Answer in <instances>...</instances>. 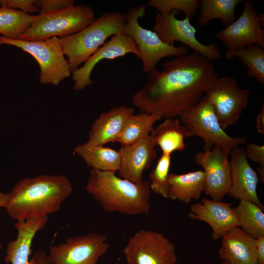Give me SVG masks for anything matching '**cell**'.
Instances as JSON below:
<instances>
[{"mask_svg":"<svg viewBox=\"0 0 264 264\" xmlns=\"http://www.w3.org/2000/svg\"><path fill=\"white\" fill-rule=\"evenodd\" d=\"M163 69L147 73L145 83L132 96L139 111L176 118L197 104L218 77L211 61L193 52L163 63Z\"/></svg>","mask_w":264,"mask_h":264,"instance_id":"cell-1","label":"cell"},{"mask_svg":"<svg viewBox=\"0 0 264 264\" xmlns=\"http://www.w3.org/2000/svg\"><path fill=\"white\" fill-rule=\"evenodd\" d=\"M72 191L71 182L65 175L25 177L17 182L8 193L5 208L16 221L48 217L60 209Z\"/></svg>","mask_w":264,"mask_h":264,"instance_id":"cell-2","label":"cell"},{"mask_svg":"<svg viewBox=\"0 0 264 264\" xmlns=\"http://www.w3.org/2000/svg\"><path fill=\"white\" fill-rule=\"evenodd\" d=\"M86 189L109 213L144 215L151 208L152 191L147 180L135 183L115 173L90 169Z\"/></svg>","mask_w":264,"mask_h":264,"instance_id":"cell-3","label":"cell"},{"mask_svg":"<svg viewBox=\"0 0 264 264\" xmlns=\"http://www.w3.org/2000/svg\"><path fill=\"white\" fill-rule=\"evenodd\" d=\"M125 14L104 13L81 31L60 38L71 73L103 45L109 37L125 34Z\"/></svg>","mask_w":264,"mask_h":264,"instance_id":"cell-4","label":"cell"},{"mask_svg":"<svg viewBox=\"0 0 264 264\" xmlns=\"http://www.w3.org/2000/svg\"><path fill=\"white\" fill-rule=\"evenodd\" d=\"M95 19L93 10L85 5H74L56 12L39 14L32 16L30 28L20 39L38 41L65 37L81 31Z\"/></svg>","mask_w":264,"mask_h":264,"instance_id":"cell-5","label":"cell"},{"mask_svg":"<svg viewBox=\"0 0 264 264\" xmlns=\"http://www.w3.org/2000/svg\"><path fill=\"white\" fill-rule=\"evenodd\" d=\"M178 117L191 136H197L202 139L204 151L219 147L229 154L234 148L246 141L244 137H232L225 132L219 122L212 104L205 95L197 104Z\"/></svg>","mask_w":264,"mask_h":264,"instance_id":"cell-6","label":"cell"},{"mask_svg":"<svg viewBox=\"0 0 264 264\" xmlns=\"http://www.w3.org/2000/svg\"><path fill=\"white\" fill-rule=\"evenodd\" d=\"M146 6L132 8L125 13V34L134 42L142 61V70L148 73L156 69L158 63L168 57H176L187 54L185 46H176L162 41L154 31L143 27L138 20L146 13Z\"/></svg>","mask_w":264,"mask_h":264,"instance_id":"cell-7","label":"cell"},{"mask_svg":"<svg viewBox=\"0 0 264 264\" xmlns=\"http://www.w3.org/2000/svg\"><path fill=\"white\" fill-rule=\"evenodd\" d=\"M7 44L21 48L34 57L40 68V82L42 84L58 86L70 76L71 72L57 37L38 41L11 39L0 35V45Z\"/></svg>","mask_w":264,"mask_h":264,"instance_id":"cell-8","label":"cell"},{"mask_svg":"<svg viewBox=\"0 0 264 264\" xmlns=\"http://www.w3.org/2000/svg\"><path fill=\"white\" fill-rule=\"evenodd\" d=\"M251 92L240 87L230 76L217 77L204 95L212 104L223 130L235 125L247 107Z\"/></svg>","mask_w":264,"mask_h":264,"instance_id":"cell-9","label":"cell"},{"mask_svg":"<svg viewBox=\"0 0 264 264\" xmlns=\"http://www.w3.org/2000/svg\"><path fill=\"white\" fill-rule=\"evenodd\" d=\"M128 264H176L175 245L162 234L140 230L123 249Z\"/></svg>","mask_w":264,"mask_h":264,"instance_id":"cell-10","label":"cell"},{"mask_svg":"<svg viewBox=\"0 0 264 264\" xmlns=\"http://www.w3.org/2000/svg\"><path fill=\"white\" fill-rule=\"evenodd\" d=\"M108 237L100 233L69 237L64 242L49 247L51 264H97L109 250Z\"/></svg>","mask_w":264,"mask_h":264,"instance_id":"cell-11","label":"cell"},{"mask_svg":"<svg viewBox=\"0 0 264 264\" xmlns=\"http://www.w3.org/2000/svg\"><path fill=\"white\" fill-rule=\"evenodd\" d=\"M178 13L172 11L164 16L157 12L153 31L167 44L174 45L175 41H178L210 61L220 59V48L214 44H205L199 41L196 37L197 30L190 22L191 19L185 16L184 19L178 20L176 17Z\"/></svg>","mask_w":264,"mask_h":264,"instance_id":"cell-12","label":"cell"},{"mask_svg":"<svg viewBox=\"0 0 264 264\" xmlns=\"http://www.w3.org/2000/svg\"><path fill=\"white\" fill-rule=\"evenodd\" d=\"M264 14L258 15L252 2L245 1L240 16L214 36L225 44L226 51L236 50L252 44L264 49Z\"/></svg>","mask_w":264,"mask_h":264,"instance_id":"cell-13","label":"cell"},{"mask_svg":"<svg viewBox=\"0 0 264 264\" xmlns=\"http://www.w3.org/2000/svg\"><path fill=\"white\" fill-rule=\"evenodd\" d=\"M229 154L221 147L197 152L196 163L201 166L205 175L204 192L212 199L221 201L228 195L231 185Z\"/></svg>","mask_w":264,"mask_h":264,"instance_id":"cell-14","label":"cell"},{"mask_svg":"<svg viewBox=\"0 0 264 264\" xmlns=\"http://www.w3.org/2000/svg\"><path fill=\"white\" fill-rule=\"evenodd\" d=\"M132 53L139 58V52L134 42L129 36L121 34L114 35L95 51L80 67L72 72L73 89H84L93 82L91 73L95 66L104 59H114Z\"/></svg>","mask_w":264,"mask_h":264,"instance_id":"cell-15","label":"cell"},{"mask_svg":"<svg viewBox=\"0 0 264 264\" xmlns=\"http://www.w3.org/2000/svg\"><path fill=\"white\" fill-rule=\"evenodd\" d=\"M229 155L231 185L228 195L240 200L253 202L263 209L257 193L259 176L249 163L245 150L238 146Z\"/></svg>","mask_w":264,"mask_h":264,"instance_id":"cell-16","label":"cell"},{"mask_svg":"<svg viewBox=\"0 0 264 264\" xmlns=\"http://www.w3.org/2000/svg\"><path fill=\"white\" fill-rule=\"evenodd\" d=\"M155 146L151 134L132 144L121 145L120 177L135 183L142 182L143 172L157 157Z\"/></svg>","mask_w":264,"mask_h":264,"instance_id":"cell-17","label":"cell"},{"mask_svg":"<svg viewBox=\"0 0 264 264\" xmlns=\"http://www.w3.org/2000/svg\"><path fill=\"white\" fill-rule=\"evenodd\" d=\"M201 202L193 204L188 217L208 224L212 229V238L218 240L236 226H239L232 208L233 203L203 198Z\"/></svg>","mask_w":264,"mask_h":264,"instance_id":"cell-18","label":"cell"},{"mask_svg":"<svg viewBox=\"0 0 264 264\" xmlns=\"http://www.w3.org/2000/svg\"><path fill=\"white\" fill-rule=\"evenodd\" d=\"M218 254L221 264H258L256 239L235 227L221 238Z\"/></svg>","mask_w":264,"mask_h":264,"instance_id":"cell-19","label":"cell"},{"mask_svg":"<svg viewBox=\"0 0 264 264\" xmlns=\"http://www.w3.org/2000/svg\"><path fill=\"white\" fill-rule=\"evenodd\" d=\"M134 113L133 108L124 105L102 113L92 124L87 142L98 145L117 142L127 120Z\"/></svg>","mask_w":264,"mask_h":264,"instance_id":"cell-20","label":"cell"},{"mask_svg":"<svg viewBox=\"0 0 264 264\" xmlns=\"http://www.w3.org/2000/svg\"><path fill=\"white\" fill-rule=\"evenodd\" d=\"M48 217L32 218L16 221V238L9 242L6 247L5 262L11 264H31L29 260L31 245L36 234L46 225Z\"/></svg>","mask_w":264,"mask_h":264,"instance_id":"cell-21","label":"cell"},{"mask_svg":"<svg viewBox=\"0 0 264 264\" xmlns=\"http://www.w3.org/2000/svg\"><path fill=\"white\" fill-rule=\"evenodd\" d=\"M205 175L202 170L183 174L170 173L168 198L185 203L198 199L204 192Z\"/></svg>","mask_w":264,"mask_h":264,"instance_id":"cell-22","label":"cell"},{"mask_svg":"<svg viewBox=\"0 0 264 264\" xmlns=\"http://www.w3.org/2000/svg\"><path fill=\"white\" fill-rule=\"evenodd\" d=\"M151 134L155 146H158L162 154L171 155L175 151H182L186 147L185 140L191 137L187 128L176 118L165 119Z\"/></svg>","mask_w":264,"mask_h":264,"instance_id":"cell-23","label":"cell"},{"mask_svg":"<svg viewBox=\"0 0 264 264\" xmlns=\"http://www.w3.org/2000/svg\"><path fill=\"white\" fill-rule=\"evenodd\" d=\"M74 152L90 169L113 173L119 169L121 160L119 151L87 141L77 145Z\"/></svg>","mask_w":264,"mask_h":264,"instance_id":"cell-24","label":"cell"},{"mask_svg":"<svg viewBox=\"0 0 264 264\" xmlns=\"http://www.w3.org/2000/svg\"><path fill=\"white\" fill-rule=\"evenodd\" d=\"M161 118L159 113L141 112L132 114L127 120L117 142L121 145H127L150 135L154 124Z\"/></svg>","mask_w":264,"mask_h":264,"instance_id":"cell-25","label":"cell"},{"mask_svg":"<svg viewBox=\"0 0 264 264\" xmlns=\"http://www.w3.org/2000/svg\"><path fill=\"white\" fill-rule=\"evenodd\" d=\"M242 0H200L198 22L204 26L212 20L219 19L226 26L236 19L235 8Z\"/></svg>","mask_w":264,"mask_h":264,"instance_id":"cell-26","label":"cell"},{"mask_svg":"<svg viewBox=\"0 0 264 264\" xmlns=\"http://www.w3.org/2000/svg\"><path fill=\"white\" fill-rule=\"evenodd\" d=\"M239 227L252 238L257 239L264 236V214L262 208L245 200H240L233 208Z\"/></svg>","mask_w":264,"mask_h":264,"instance_id":"cell-27","label":"cell"},{"mask_svg":"<svg viewBox=\"0 0 264 264\" xmlns=\"http://www.w3.org/2000/svg\"><path fill=\"white\" fill-rule=\"evenodd\" d=\"M32 16L7 7H0V34L11 39H20L30 28Z\"/></svg>","mask_w":264,"mask_h":264,"instance_id":"cell-28","label":"cell"},{"mask_svg":"<svg viewBox=\"0 0 264 264\" xmlns=\"http://www.w3.org/2000/svg\"><path fill=\"white\" fill-rule=\"evenodd\" d=\"M226 59L237 57L248 68L247 74L260 84L264 85V49L254 44L243 48L226 51Z\"/></svg>","mask_w":264,"mask_h":264,"instance_id":"cell-29","label":"cell"},{"mask_svg":"<svg viewBox=\"0 0 264 264\" xmlns=\"http://www.w3.org/2000/svg\"><path fill=\"white\" fill-rule=\"evenodd\" d=\"M171 161V155L162 154L149 176L152 192L166 198H168Z\"/></svg>","mask_w":264,"mask_h":264,"instance_id":"cell-30","label":"cell"},{"mask_svg":"<svg viewBox=\"0 0 264 264\" xmlns=\"http://www.w3.org/2000/svg\"><path fill=\"white\" fill-rule=\"evenodd\" d=\"M148 5L156 8L162 15L177 11L184 12L185 16L190 19L200 7L198 0H150Z\"/></svg>","mask_w":264,"mask_h":264,"instance_id":"cell-31","label":"cell"},{"mask_svg":"<svg viewBox=\"0 0 264 264\" xmlns=\"http://www.w3.org/2000/svg\"><path fill=\"white\" fill-rule=\"evenodd\" d=\"M35 4L39 8L40 14L56 12L74 5L73 0H34Z\"/></svg>","mask_w":264,"mask_h":264,"instance_id":"cell-32","label":"cell"},{"mask_svg":"<svg viewBox=\"0 0 264 264\" xmlns=\"http://www.w3.org/2000/svg\"><path fill=\"white\" fill-rule=\"evenodd\" d=\"M0 6L7 7L29 14L39 11L34 0H0Z\"/></svg>","mask_w":264,"mask_h":264,"instance_id":"cell-33","label":"cell"},{"mask_svg":"<svg viewBox=\"0 0 264 264\" xmlns=\"http://www.w3.org/2000/svg\"><path fill=\"white\" fill-rule=\"evenodd\" d=\"M245 152L248 159L257 163L259 166L264 167V146L254 143L246 145Z\"/></svg>","mask_w":264,"mask_h":264,"instance_id":"cell-34","label":"cell"},{"mask_svg":"<svg viewBox=\"0 0 264 264\" xmlns=\"http://www.w3.org/2000/svg\"><path fill=\"white\" fill-rule=\"evenodd\" d=\"M31 264H51L48 255L43 251H39L30 259Z\"/></svg>","mask_w":264,"mask_h":264,"instance_id":"cell-35","label":"cell"},{"mask_svg":"<svg viewBox=\"0 0 264 264\" xmlns=\"http://www.w3.org/2000/svg\"><path fill=\"white\" fill-rule=\"evenodd\" d=\"M258 264H264V236L256 239Z\"/></svg>","mask_w":264,"mask_h":264,"instance_id":"cell-36","label":"cell"},{"mask_svg":"<svg viewBox=\"0 0 264 264\" xmlns=\"http://www.w3.org/2000/svg\"><path fill=\"white\" fill-rule=\"evenodd\" d=\"M256 129L257 132L261 133H264V105L260 110L256 118Z\"/></svg>","mask_w":264,"mask_h":264,"instance_id":"cell-37","label":"cell"},{"mask_svg":"<svg viewBox=\"0 0 264 264\" xmlns=\"http://www.w3.org/2000/svg\"><path fill=\"white\" fill-rule=\"evenodd\" d=\"M8 199V194L0 191V207L5 208Z\"/></svg>","mask_w":264,"mask_h":264,"instance_id":"cell-38","label":"cell"},{"mask_svg":"<svg viewBox=\"0 0 264 264\" xmlns=\"http://www.w3.org/2000/svg\"><path fill=\"white\" fill-rule=\"evenodd\" d=\"M1 247H2V245H1V244L0 242V249H1Z\"/></svg>","mask_w":264,"mask_h":264,"instance_id":"cell-39","label":"cell"}]
</instances>
